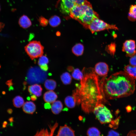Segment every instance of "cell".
<instances>
[{
  "label": "cell",
  "mask_w": 136,
  "mask_h": 136,
  "mask_svg": "<svg viewBox=\"0 0 136 136\" xmlns=\"http://www.w3.org/2000/svg\"><path fill=\"white\" fill-rule=\"evenodd\" d=\"M83 77L76 85L73 96L77 104L85 113L93 112L94 108L105 100L102 94L98 76L93 68H84Z\"/></svg>",
  "instance_id": "1"
},
{
  "label": "cell",
  "mask_w": 136,
  "mask_h": 136,
  "mask_svg": "<svg viewBox=\"0 0 136 136\" xmlns=\"http://www.w3.org/2000/svg\"><path fill=\"white\" fill-rule=\"evenodd\" d=\"M106 76L100 82L101 93L105 100L126 97L134 92L135 80L124 71L115 73L107 78Z\"/></svg>",
  "instance_id": "2"
},
{
  "label": "cell",
  "mask_w": 136,
  "mask_h": 136,
  "mask_svg": "<svg viewBox=\"0 0 136 136\" xmlns=\"http://www.w3.org/2000/svg\"><path fill=\"white\" fill-rule=\"evenodd\" d=\"M69 15L87 28L94 19L99 18L98 14L93 10L91 4L87 1L83 5H75Z\"/></svg>",
  "instance_id": "3"
},
{
  "label": "cell",
  "mask_w": 136,
  "mask_h": 136,
  "mask_svg": "<svg viewBox=\"0 0 136 136\" xmlns=\"http://www.w3.org/2000/svg\"><path fill=\"white\" fill-rule=\"evenodd\" d=\"M93 112L96 118L101 124L109 123L112 121L113 116L111 111L102 103L97 106Z\"/></svg>",
  "instance_id": "4"
},
{
  "label": "cell",
  "mask_w": 136,
  "mask_h": 136,
  "mask_svg": "<svg viewBox=\"0 0 136 136\" xmlns=\"http://www.w3.org/2000/svg\"><path fill=\"white\" fill-rule=\"evenodd\" d=\"M26 52L32 60L40 57L43 53L44 48L39 41L30 42L24 47Z\"/></svg>",
  "instance_id": "5"
},
{
  "label": "cell",
  "mask_w": 136,
  "mask_h": 136,
  "mask_svg": "<svg viewBox=\"0 0 136 136\" xmlns=\"http://www.w3.org/2000/svg\"><path fill=\"white\" fill-rule=\"evenodd\" d=\"M89 29L92 33L95 32L105 30L113 29L118 30V28L115 25L110 24L106 23L99 18L94 19L89 25Z\"/></svg>",
  "instance_id": "6"
},
{
  "label": "cell",
  "mask_w": 136,
  "mask_h": 136,
  "mask_svg": "<svg viewBox=\"0 0 136 136\" xmlns=\"http://www.w3.org/2000/svg\"><path fill=\"white\" fill-rule=\"evenodd\" d=\"M135 41L133 40H126L123 43L122 51L125 52L126 56L131 57L136 53Z\"/></svg>",
  "instance_id": "7"
},
{
  "label": "cell",
  "mask_w": 136,
  "mask_h": 136,
  "mask_svg": "<svg viewBox=\"0 0 136 136\" xmlns=\"http://www.w3.org/2000/svg\"><path fill=\"white\" fill-rule=\"evenodd\" d=\"M75 5L73 0H61L60 11L64 14L69 15L71 10Z\"/></svg>",
  "instance_id": "8"
},
{
  "label": "cell",
  "mask_w": 136,
  "mask_h": 136,
  "mask_svg": "<svg viewBox=\"0 0 136 136\" xmlns=\"http://www.w3.org/2000/svg\"><path fill=\"white\" fill-rule=\"evenodd\" d=\"M94 69L97 74L100 76L105 77L106 76L109 69L108 65L106 63L99 62L96 64Z\"/></svg>",
  "instance_id": "9"
},
{
  "label": "cell",
  "mask_w": 136,
  "mask_h": 136,
  "mask_svg": "<svg viewBox=\"0 0 136 136\" xmlns=\"http://www.w3.org/2000/svg\"><path fill=\"white\" fill-rule=\"evenodd\" d=\"M56 136H75V131L70 127L66 125L61 126Z\"/></svg>",
  "instance_id": "10"
},
{
  "label": "cell",
  "mask_w": 136,
  "mask_h": 136,
  "mask_svg": "<svg viewBox=\"0 0 136 136\" xmlns=\"http://www.w3.org/2000/svg\"><path fill=\"white\" fill-rule=\"evenodd\" d=\"M28 90L31 94L38 97L41 95L42 88L40 85L36 84L28 86Z\"/></svg>",
  "instance_id": "11"
},
{
  "label": "cell",
  "mask_w": 136,
  "mask_h": 136,
  "mask_svg": "<svg viewBox=\"0 0 136 136\" xmlns=\"http://www.w3.org/2000/svg\"><path fill=\"white\" fill-rule=\"evenodd\" d=\"M57 98V96L56 93L52 90L48 91L45 92L43 96L45 101L49 103L54 102Z\"/></svg>",
  "instance_id": "12"
},
{
  "label": "cell",
  "mask_w": 136,
  "mask_h": 136,
  "mask_svg": "<svg viewBox=\"0 0 136 136\" xmlns=\"http://www.w3.org/2000/svg\"><path fill=\"white\" fill-rule=\"evenodd\" d=\"M36 106L32 102L28 101L25 102L22 107L23 111L26 113L32 114L36 110Z\"/></svg>",
  "instance_id": "13"
},
{
  "label": "cell",
  "mask_w": 136,
  "mask_h": 136,
  "mask_svg": "<svg viewBox=\"0 0 136 136\" xmlns=\"http://www.w3.org/2000/svg\"><path fill=\"white\" fill-rule=\"evenodd\" d=\"M18 23L20 26L24 28H27L31 25L30 20L27 16L25 15H23L20 18Z\"/></svg>",
  "instance_id": "14"
},
{
  "label": "cell",
  "mask_w": 136,
  "mask_h": 136,
  "mask_svg": "<svg viewBox=\"0 0 136 136\" xmlns=\"http://www.w3.org/2000/svg\"><path fill=\"white\" fill-rule=\"evenodd\" d=\"M63 107L61 102L59 100L55 101L52 104L51 109L53 113L55 114H59L61 111Z\"/></svg>",
  "instance_id": "15"
},
{
  "label": "cell",
  "mask_w": 136,
  "mask_h": 136,
  "mask_svg": "<svg viewBox=\"0 0 136 136\" xmlns=\"http://www.w3.org/2000/svg\"><path fill=\"white\" fill-rule=\"evenodd\" d=\"M49 62V60L45 56H42L40 57L38 64L41 69L43 71H46L48 69L47 64Z\"/></svg>",
  "instance_id": "16"
},
{
  "label": "cell",
  "mask_w": 136,
  "mask_h": 136,
  "mask_svg": "<svg viewBox=\"0 0 136 136\" xmlns=\"http://www.w3.org/2000/svg\"><path fill=\"white\" fill-rule=\"evenodd\" d=\"M84 47L81 43H78L75 45L72 48V51L74 54L77 56H79L83 53Z\"/></svg>",
  "instance_id": "17"
},
{
  "label": "cell",
  "mask_w": 136,
  "mask_h": 136,
  "mask_svg": "<svg viewBox=\"0 0 136 136\" xmlns=\"http://www.w3.org/2000/svg\"><path fill=\"white\" fill-rule=\"evenodd\" d=\"M124 71L134 80H136V71L134 66L128 65L124 67Z\"/></svg>",
  "instance_id": "18"
},
{
  "label": "cell",
  "mask_w": 136,
  "mask_h": 136,
  "mask_svg": "<svg viewBox=\"0 0 136 136\" xmlns=\"http://www.w3.org/2000/svg\"><path fill=\"white\" fill-rule=\"evenodd\" d=\"M64 103L66 106L70 108H74L77 104L73 96H68L66 97L64 99Z\"/></svg>",
  "instance_id": "19"
},
{
  "label": "cell",
  "mask_w": 136,
  "mask_h": 136,
  "mask_svg": "<svg viewBox=\"0 0 136 136\" xmlns=\"http://www.w3.org/2000/svg\"><path fill=\"white\" fill-rule=\"evenodd\" d=\"M44 85L47 89L53 90L55 88L56 83V81L53 79H47L45 81Z\"/></svg>",
  "instance_id": "20"
},
{
  "label": "cell",
  "mask_w": 136,
  "mask_h": 136,
  "mask_svg": "<svg viewBox=\"0 0 136 136\" xmlns=\"http://www.w3.org/2000/svg\"><path fill=\"white\" fill-rule=\"evenodd\" d=\"M60 78L62 82L64 85H69L71 82L72 76L70 74L67 72L63 73L60 76Z\"/></svg>",
  "instance_id": "21"
},
{
  "label": "cell",
  "mask_w": 136,
  "mask_h": 136,
  "mask_svg": "<svg viewBox=\"0 0 136 136\" xmlns=\"http://www.w3.org/2000/svg\"><path fill=\"white\" fill-rule=\"evenodd\" d=\"M61 22L60 17L55 15L51 16L49 20L50 25L53 27H55L58 26L60 24Z\"/></svg>",
  "instance_id": "22"
},
{
  "label": "cell",
  "mask_w": 136,
  "mask_h": 136,
  "mask_svg": "<svg viewBox=\"0 0 136 136\" xmlns=\"http://www.w3.org/2000/svg\"><path fill=\"white\" fill-rule=\"evenodd\" d=\"M13 104L14 107L18 108H20L24 104L23 98L20 96H17L13 99Z\"/></svg>",
  "instance_id": "23"
},
{
  "label": "cell",
  "mask_w": 136,
  "mask_h": 136,
  "mask_svg": "<svg viewBox=\"0 0 136 136\" xmlns=\"http://www.w3.org/2000/svg\"><path fill=\"white\" fill-rule=\"evenodd\" d=\"M83 74L78 69H74L72 73V76L75 79L78 80H81L83 77Z\"/></svg>",
  "instance_id": "24"
},
{
  "label": "cell",
  "mask_w": 136,
  "mask_h": 136,
  "mask_svg": "<svg viewBox=\"0 0 136 136\" xmlns=\"http://www.w3.org/2000/svg\"><path fill=\"white\" fill-rule=\"evenodd\" d=\"M88 136H100V132L99 130L94 127L89 128L87 132Z\"/></svg>",
  "instance_id": "25"
},
{
  "label": "cell",
  "mask_w": 136,
  "mask_h": 136,
  "mask_svg": "<svg viewBox=\"0 0 136 136\" xmlns=\"http://www.w3.org/2000/svg\"><path fill=\"white\" fill-rule=\"evenodd\" d=\"M107 50L111 55L113 56L116 50V44L114 43H112L107 47Z\"/></svg>",
  "instance_id": "26"
},
{
  "label": "cell",
  "mask_w": 136,
  "mask_h": 136,
  "mask_svg": "<svg viewBox=\"0 0 136 136\" xmlns=\"http://www.w3.org/2000/svg\"><path fill=\"white\" fill-rule=\"evenodd\" d=\"M39 20L40 25L43 26H46L49 22L47 19L42 16L40 17Z\"/></svg>",
  "instance_id": "27"
},
{
  "label": "cell",
  "mask_w": 136,
  "mask_h": 136,
  "mask_svg": "<svg viewBox=\"0 0 136 136\" xmlns=\"http://www.w3.org/2000/svg\"><path fill=\"white\" fill-rule=\"evenodd\" d=\"M129 63L131 66H136V54L130 57Z\"/></svg>",
  "instance_id": "28"
},
{
  "label": "cell",
  "mask_w": 136,
  "mask_h": 136,
  "mask_svg": "<svg viewBox=\"0 0 136 136\" xmlns=\"http://www.w3.org/2000/svg\"><path fill=\"white\" fill-rule=\"evenodd\" d=\"M129 12L136 16V5H131L130 7Z\"/></svg>",
  "instance_id": "29"
},
{
  "label": "cell",
  "mask_w": 136,
  "mask_h": 136,
  "mask_svg": "<svg viewBox=\"0 0 136 136\" xmlns=\"http://www.w3.org/2000/svg\"><path fill=\"white\" fill-rule=\"evenodd\" d=\"M119 121V119H118L114 121H112L110 127L114 128H116L118 126Z\"/></svg>",
  "instance_id": "30"
},
{
  "label": "cell",
  "mask_w": 136,
  "mask_h": 136,
  "mask_svg": "<svg viewBox=\"0 0 136 136\" xmlns=\"http://www.w3.org/2000/svg\"><path fill=\"white\" fill-rule=\"evenodd\" d=\"M107 136H120V135L117 132L111 130L108 132Z\"/></svg>",
  "instance_id": "31"
},
{
  "label": "cell",
  "mask_w": 136,
  "mask_h": 136,
  "mask_svg": "<svg viewBox=\"0 0 136 136\" xmlns=\"http://www.w3.org/2000/svg\"><path fill=\"white\" fill-rule=\"evenodd\" d=\"M129 20L131 21H134L136 20V16L129 12L128 16Z\"/></svg>",
  "instance_id": "32"
},
{
  "label": "cell",
  "mask_w": 136,
  "mask_h": 136,
  "mask_svg": "<svg viewBox=\"0 0 136 136\" xmlns=\"http://www.w3.org/2000/svg\"><path fill=\"white\" fill-rule=\"evenodd\" d=\"M75 5H81L84 4L87 0H73Z\"/></svg>",
  "instance_id": "33"
},
{
  "label": "cell",
  "mask_w": 136,
  "mask_h": 136,
  "mask_svg": "<svg viewBox=\"0 0 136 136\" xmlns=\"http://www.w3.org/2000/svg\"><path fill=\"white\" fill-rule=\"evenodd\" d=\"M6 84L8 85L9 88L12 87L13 84L12 82V80H10L7 81L6 83Z\"/></svg>",
  "instance_id": "34"
},
{
  "label": "cell",
  "mask_w": 136,
  "mask_h": 136,
  "mask_svg": "<svg viewBox=\"0 0 136 136\" xmlns=\"http://www.w3.org/2000/svg\"><path fill=\"white\" fill-rule=\"evenodd\" d=\"M51 107L50 104L48 103H45L44 105V108L46 109H49L51 108Z\"/></svg>",
  "instance_id": "35"
},
{
  "label": "cell",
  "mask_w": 136,
  "mask_h": 136,
  "mask_svg": "<svg viewBox=\"0 0 136 136\" xmlns=\"http://www.w3.org/2000/svg\"><path fill=\"white\" fill-rule=\"evenodd\" d=\"M126 109L127 112H130L132 110L131 107L130 106H127Z\"/></svg>",
  "instance_id": "36"
},
{
  "label": "cell",
  "mask_w": 136,
  "mask_h": 136,
  "mask_svg": "<svg viewBox=\"0 0 136 136\" xmlns=\"http://www.w3.org/2000/svg\"><path fill=\"white\" fill-rule=\"evenodd\" d=\"M30 99L32 101H34L37 99V97L35 95H33L31 96Z\"/></svg>",
  "instance_id": "37"
},
{
  "label": "cell",
  "mask_w": 136,
  "mask_h": 136,
  "mask_svg": "<svg viewBox=\"0 0 136 136\" xmlns=\"http://www.w3.org/2000/svg\"><path fill=\"white\" fill-rule=\"evenodd\" d=\"M4 26V24L0 22V31H1Z\"/></svg>",
  "instance_id": "38"
},
{
  "label": "cell",
  "mask_w": 136,
  "mask_h": 136,
  "mask_svg": "<svg viewBox=\"0 0 136 136\" xmlns=\"http://www.w3.org/2000/svg\"><path fill=\"white\" fill-rule=\"evenodd\" d=\"M7 112L9 114H11L13 112V110L11 109H9L7 110Z\"/></svg>",
  "instance_id": "39"
},
{
  "label": "cell",
  "mask_w": 136,
  "mask_h": 136,
  "mask_svg": "<svg viewBox=\"0 0 136 136\" xmlns=\"http://www.w3.org/2000/svg\"><path fill=\"white\" fill-rule=\"evenodd\" d=\"M7 124V122L6 121H4L2 125L3 127L5 128V127H6Z\"/></svg>",
  "instance_id": "40"
},
{
  "label": "cell",
  "mask_w": 136,
  "mask_h": 136,
  "mask_svg": "<svg viewBox=\"0 0 136 136\" xmlns=\"http://www.w3.org/2000/svg\"><path fill=\"white\" fill-rule=\"evenodd\" d=\"M9 120L10 122H12L13 121V118L11 117L9 119Z\"/></svg>",
  "instance_id": "41"
},
{
  "label": "cell",
  "mask_w": 136,
  "mask_h": 136,
  "mask_svg": "<svg viewBox=\"0 0 136 136\" xmlns=\"http://www.w3.org/2000/svg\"><path fill=\"white\" fill-rule=\"evenodd\" d=\"M56 34L57 36H59L60 34L59 32H57L56 33Z\"/></svg>",
  "instance_id": "42"
},
{
  "label": "cell",
  "mask_w": 136,
  "mask_h": 136,
  "mask_svg": "<svg viewBox=\"0 0 136 136\" xmlns=\"http://www.w3.org/2000/svg\"><path fill=\"white\" fill-rule=\"evenodd\" d=\"M2 93L3 94H6V92L5 91H2Z\"/></svg>",
  "instance_id": "43"
},
{
  "label": "cell",
  "mask_w": 136,
  "mask_h": 136,
  "mask_svg": "<svg viewBox=\"0 0 136 136\" xmlns=\"http://www.w3.org/2000/svg\"><path fill=\"white\" fill-rule=\"evenodd\" d=\"M30 97H27V100H30Z\"/></svg>",
  "instance_id": "44"
},
{
  "label": "cell",
  "mask_w": 136,
  "mask_h": 136,
  "mask_svg": "<svg viewBox=\"0 0 136 136\" xmlns=\"http://www.w3.org/2000/svg\"><path fill=\"white\" fill-rule=\"evenodd\" d=\"M134 68L136 71V66H134Z\"/></svg>",
  "instance_id": "45"
},
{
  "label": "cell",
  "mask_w": 136,
  "mask_h": 136,
  "mask_svg": "<svg viewBox=\"0 0 136 136\" xmlns=\"http://www.w3.org/2000/svg\"><path fill=\"white\" fill-rule=\"evenodd\" d=\"M1 10V7H0V11Z\"/></svg>",
  "instance_id": "46"
}]
</instances>
